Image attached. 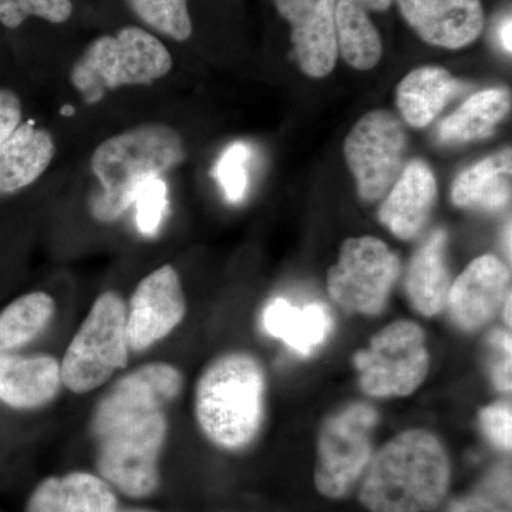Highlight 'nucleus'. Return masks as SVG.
Wrapping results in <instances>:
<instances>
[{
  "label": "nucleus",
  "instance_id": "f257e3e1",
  "mask_svg": "<svg viewBox=\"0 0 512 512\" xmlns=\"http://www.w3.org/2000/svg\"><path fill=\"white\" fill-rule=\"evenodd\" d=\"M365 473L360 503L370 512H431L446 498L451 464L436 434L410 429L387 441Z\"/></svg>",
  "mask_w": 512,
  "mask_h": 512
},
{
  "label": "nucleus",
  "instance_id": "f03ea898",
  "mask_svg": "<svg viewBox=\"0 0 512 512\" xmlns=\"http://www.w3.org/2000/svg\"><path fill=\"white\" fill-rule=\"evenodd\" d=\"M187 157L183 137L164 123H146L107 138L94 150L92 173L100 190L90 211L100 222H114L134 204L138 188L163 177Z\"/></svg>",
  "mask_w": 512,
  "mask_h": 512
},
{
  "label": "nucleus",
  "instance_id": "7ed1b4c3",
  "mask_svg": "<svg viewBox=\"0 0 512 512\" xmlns=\"http://www.w3.org/2000/svg\"><path fill=\"white\" fill-rule=\"evenodd\" d=\"M264 367L248 353H228L202 373L195 390V416L202 433L225 450L255 439L264 419Z\"/></svg>",
  "mask_w": 512,
  "mask_h": 512
},
{
  "label": "nucleus",
  "instance_id": "20e7f679",
  "mask_svg": "<svg viewBox=\"0 0 512 512\" xmlns=\"http://www.w3.org/2000/svg\"><path fill=\"white\" fill-rule=\"evenodd\" d=\"M173 66V55L164 40L131 23L90 40L74 60L70 83L86 103L96 104L109 90L151 86Z\"/></svg>",
  "mask_w": 512,
  "mask_h": 512
},
{
  "label": "nucleus",
  "instance_id": "39448f33",
  "mask_svg": "<svg viewBox=\"0 0 512 512\" xmlns=\"http://www.w3.org/2000/svg\"><path fill=\"white\" fill-rule=\"evenodd\" d=\"M126 322L127 308L119 293L97 298L60 363L62 383L70 392H93L126 367Z\"/></svg>",
  "mask_w": 512,
  "mask_h": 512
},
{
  "label": "nucleus",
  "instance_id": "423d86ee",
  "mask_svg": "<svg viewBox=\"0 0 512 512\" xmlns=\"http://www.w3.org/2000/svg\"><path fill=\"white\" fill-rule=\"evenodd\" d=\"M360 389L373 399L406 397L424 383L430 370L426 333L417 323L396 320L353 357Z\"/></svg>",
  "mask_w": 512,
  "mask_h": 512
},
{
  "label": "nucleus",
  "instance_id": "0eeeda50",
  "mask_svg": "<svg viewBox=\"0 0 512 512\" xmlns=\"http://www.w3.org/2000/svg\"><path fill=\"white\" fill-rule=\"evenodd\" d=\"M165 434L163 410L114 424L97 436L101 476L128 497L143 498L154 493L160 480L158 458Z\"/></svg>",
  "mask_w": 512,
  "mask_h": 512
},
{
  "label": "nucleus",
  "instance_id": "6e6552de",
  "mask_svg": "<svg viewBox=\"0 0 512 512\" xmlns=\"http://www.w3.org/2000/svg\"><path fill=\"white\" fill-rule=\"evenodd\" d=\"M379 413L372 404L353 402L329 414L319 431L315 484L328 498H342L365 474L373 457Z\"/></svg>",
  "mask_w": 512,
  "mask_h": 512
},
{
  "label": "nucleus",
  "instance_id": "1a4fd4ad",
  "mask_svg": "<svg viewBox=\"0 0 512 512\" xmlns=\"http://www.w3.org/2000/svg\"><path fill=\"white\" fill-rule=\"evenodd\" d=\"M402 262L382 239L349 238L326 278L332 301L350 313L380 315L389 302Z\"/></svg>",
  "mask_w": 512,
  "mask_h": 512
},
{
  "label": "nucleus",
  "instance_id": "9d476101",
  "mask_svg": "<svg viewBox=\"0 0 512 512\" xmlns=\"http://www.w3.org/2000/svg\"><path fill=\"white\" fill-rule=\"evenodd\" d=\"M407 136L402 121L387 110L365 114L345 140V160L365 202H377L402 174Z\"/></svg>",
  "mask_w": 512,
  "mask_h": 512
},
{
  "label": "nucleus",
  "instance_id": "9b49d317",
  "mask_svg": "<svg viewBox=\"0 0 512 512\" xmlns=\"http://www.w3.org/2000/svg\"><path fill=\"white\" fill-rule=\"evenodd\" d=\"M187 302L180 275L174 266L163 265L148 274L131 296L127 309L128 346L146 350L156 345L181 322Z\"/></svg>",
  "mask_w": 512,
  "mask_h": 512
},
{
  "label": "nucleus",
  "instance_id": "f8f14e48",
  "mask_svg": "<svg viewBox=\"0 0 512 512\" xmlns=\"http://www.w3.org/2000/svg\"><path fill=\"white\" fill-rule=\"evenodd\" d=\"M274 5L291 25L299 69L313 79L329 76L339 56L336 0H274Z\"/></svg>",
  "mask_w": 512,
  "mask_h": 512
},
{
  "label": "nucleus",
  "instance_id": "ddd939ff",
  "mask_svg": "<svg viewBox=\"0 0 512 512\" xmlns=\"http://www.w3.org/2000/svg\"><path fill=\"white\" fill-rule=\"evenodd\" d=\"M183 376L167 363H150L134 370L111 387L94 414V436H100L114 424L151 412L163 410L178 396Z\"/></svg>",
  "mask_w": 512,
  "mask_h": 512
},
{
  "label": "nucleus",
  "instance_id": "4468645a",
  "mask_svg": "<svg viewBox=\"0 0 512 512\" xmlns=\"http://www.w3.org/2000/svg\"><path fill=\"white\" fill-rule=\"evenodd\" d=\"M510 284V269L500 258L478 256L450 286L446 308L451 319L464 332L483 329L503 308Z\"/></svg>",
  "mask_w": 512,
  "mask_h": 512
},
{
  "label": "nucleus",
  "instance_id": "2eb2a0df",
  "mask_svg": "<svg viewBox=\"0 0 512 512\" xmlns=\"http://www.w3.org/2000/svg\"><path fill=\"white\" fill-rule=\"evenodd\" d=\"M407 25L427 45L448 50L476 42L484 29L481 0H396Z\"/></svg>",
  "mask_w": 512,
  "mask_h": 512
},
{
  "label": "nucleus",
  "instance_id": "dca6fc26",
  "mask_svg": "<svg viewBox=\"0 0 512 512\" xmlns=\"http://www.w3.org/2000/svg\"><path fill=\"white\" fill-rule=\"evenodd\" d=\"M437 200L433 171L424 161L414 160L403 168L387 192L379 210L384 227L402 241L419 237L426 227Z\"/></svg>",
  "mask_w": 512,
  "mask_h": 512
},
{
  "label": "nucleus",
  "instance_id": "f3484780",
  "mask_svg": "<svg viewBox=\"0 0 512 512\" xmlns=\"http://www.w3.org/2000/svg\"><path fill=\"white\" fill-rule=\"evenodd\" d=\"M55 357L0 355V402L16 410H33L52 402L62 386Z\"/></svg>",
  "mask_w": 512,
  "mask_h": 512
},
{
  "label": "nucleus",
  "instance_id": "a211bd4d",
  "mask_svg": "<svg viewBox=\"0 0 512 512\" xmlns=\"http://www.w3.org/2000/svg\"><path fill=\"white\" fill-rule=\"evenodd\" d=\"M52 134L32 123L20 124L0 147V197L15 194L42 177L55 157Z\"/></svg>",
  "mask_w": 512,
  "mask_h": 512
},
{
  "label": "nucleus",
  "instance_id": "6ab92c4d",
  "mask_svg": "<svg viewBox=\"0 0 512 512\" xmlns=\"http://www.w3.org/2000/svg\"><path fill=\"white\" fill-rule=\"evenodd\" d=\"M447 232L436 229L414 252L406 275L409 301L420 315L433 318L446 309L451 281L446 262Z\"/></svg>",
  "mask_w": 512,
  "mask_h": 512
},
{
  "label": "nucleus",
  "instance_id": "aec40b11",
  "mask_svg": "<svg viewBox=\"0 0 512 512\" xmlns=\"http://www.w3.org/2000/svg\"><path fill=\"white\" fill-rule=\"evenodd\" d=\"M111 485L89 473L50 477L30 495L28 512H116Z\"/></svg>",
  "mask_w": 512,
  "mask_h": 512
},
{
  "label": "nucleus",
  "instance_id": "412c9836",
  "mask_svg": "<svg viewBox=\"0 0 512 512\" xmlns=\"http://www.w3.org/2000/svg\"><path fill=\"white\" fill-rule=\"evenodd\" d=\"M393 0H336V36L345 62L356 70H370L382 59V37L370 12H386Z\"/></svg>",
  "mask_w": 512,
  "mask_h": 512
},
{
  "label": "nucleus",
  "instance_id": "4be33fe9",
  "mask_svg": "<svg viewBox=\"0 0 512 512\" xmlns=\"http://www.w3.org/2000/svg\"><path fill=\"white\" fill-rule=\"evenodd\" d=\"M463 84L440 66H423L407 74L396 89L397 109L414 128H424L439 117Z\"/></svg>",
  "mask_w": 512,
  "mask_h": 512
},
{
  "label": "nucleus",
  "instance_id": "5701e85b",
  "mask_svg": "<svg viewBox=\"0 0 512 512\" xmlns=\"http://www.w3.org/2000/svg\"><path fill=\"white\" fill-rule=\"evenodd\" d=\"M511 148H505L463 171L451 187V200L460 208L497 211L511 201Z\"/></svg>",
  "mask_w": 512,
  "mask_h": 512
},
{
  "label": "nucleus",
  "instance_id": "b1692460",
  "mask_svg": "<svg viewBox=\"0 0 512 512\" xmlns=\"http://www.w3.org/2000/svg\"><path fill=\"white\" fill-rule=\"evenodd\" d=\"M264 326L269 335L284 340L301 355H311L323 345L333 329L332 315L320 303L299 306L278 298L266 306Z\"/></svg>",
  "mask_w": 512,
  "mask_h": 512
},
{
  "label": "nucleus",
  "instance_id": "393cba45",
  "mask_svg": "<svg viewBox=\"0 0 512 512\" xmlns=\"http://www.w3.org/2000/svg\"><path fill=\"white\" fill-rule=\"evenodd\" d=\"M511 94L505 89H488L464 101L437 127L441 144H466L483 140L494 133L495 127L510 113Z\"/></svg>",
  "mask_w": 512,
  "mask_h": 512
},
{
  "label": "nucleus",
  "instance_id": "a878e982",
  "mask_svg": "<svg viewBox=\"0 0 512 512\" xmlns=\"http://www.w3.org/2000/svg\"><path fill=\"white\" fill-rule=\"evenodd\" d=\"M56 303L46 292L19 296L0 311V355L25 348L47 328Z\"/></svg>",
  "mask_w": 512,
  "mask_h": 512
},
{
  "label": "nucleus",
  "instance_id": "bb28decb",
  "mask_svg": "<svg viewBox=\"0 0 512 512\" xmlns=\"http://www.w3.org/2000/svg\"><path fill=\"white\" fill-rule=\"evenodd\" d=\"M128 12L160 39L187 43L194 35L190 0H123Z\"/></svg>",
  "mask_w": 512,
  "mask_h": 512
},
{
  "label": "nucleus",
  "instance_id": "cd10ccee",
  "mask_svg": "<svg viewBox=\"0 0 512 512\" xmlns=\"http://www.w3.org/2000/svg\"><path fill=\"white\" fill-rule=\"evenodd\" d=\"M74 13V0H0V25L10 32L23 29L30 22L63 28L72 22Z\"/></svg>",
  "mask_w": 512,
  "mask_h": 512
},
{
  "label": "nucleus",
  "instance_id": "c85d7f7f",
  "mask_svg": "<svg viewBox=\"0 0 512 512\" xmlns=\"http://www.w3.org/2000/svg\"><path fill=\"white\" fill-rule=\"evenodd\" d=\"M511 468L494 467L471 493L456 498L446 512H512Z\"/></svg>",
  "mask_w": 512,
  "mask_h": 512
},
{
  "label": "nucleus",
  "instance_id": "c756f323",
  "mask_svg": "<svg viewBox=\"0 0 512 512\" xmlns=\"http://www.w3.org/2000/svg\"><path fill=\"white\" fill-rule=\"evenodd\" d=\"M251 148L244 143H235L222 153L214 168V175L220 183L225 198L232 204L244 200L248 190V163Z\"/></svg>",
  "mask_w": 512,
  "mask_h": 512
},
{
  "label": "nucleus",
  "instance_id": "7c9ffc66",
  "mask_svg": "<svg viewBox=\"0 0 512 512\" xmlns=\"http://www.w3.org/2000/svg\"><path fill=\"white\" fill-rule=\"evenodd\" d=\"M141 234L153 237L163 224L168 208V191L163 177L153 178L138 188L134 204Z\"/></svg>",
  "mask_w": 512,
  "mask_h": 512
},
{
  "label": "nucleus",
  "instance_id": "2f4dec72",
  "mask_svg": "<svg viewBox=\"0 0 512 512\" xmlns=\"http://www.w3.org/2000/svg\"><path fill=\"white\" fill-rule=\"evenodd\" d=\"M480 424L484 436L493 446L510 451L512 443V410L510 402H497L480 412Z\"/></svg>",
  "mask_w": 512,
  "mask_h": 512
},
{
  "label": "nucleus",
  "instance_id": "473e14b6",
  "mask_svg": "<svg viewBox=\"0 0 512 512\" xmlns=\"http://www.w3.org/2000/svg\"><path fill=\"white\" fill-rule=\"evenodd\" d=\"M22 100L13 90L0 87V147L22 123Z\"/></svg>",
  "mask_w": 512,
  "mask_h": 512
},
{
  "label": "nucleus",
  "instance_id": "72a5a7b5",
  "mask_svg": "<svg viewBox=\"0 0 512 512\" xmlns=\"http://www.w3.org/2000/svg\"><path fill=\"white\" fill-rule=\"evenodd\" d=\"M511 16L504 19V22L500 26V40L503 45L505 52L511 53Z\"/></svg>",
  "mask_w": 512,
  "mask_h": 512
},
{
  "label": "nucleus",
  "instance_id": "f704fd0d",
  "mask_svg": "<svg viewBox=\"0 0 512 512\" xmlns=\"http://www.w3.org/2000/svg\"><path fill=\"white\" fill-rule=\"evenodd\" d=\"M511 301L512 296L510 292L508 293L507 298H505L503 308H501V311H503L505 325H507L508 328H511Z\"/></svg>",
  "mask_w": 512,
  "mask_h": 512
},
{
  "label": "nucleus",
  "instance_id": "c9c22d12",
  "mask_svg": "<svg viewBox=\"0 0 512 512\" xmlns=\"http://www.w3.org/2000/svg\"><path fill=\"white\" fill-rule=\"evenodd\" d=\"M131 512H146V511H131Z\"/></svg>",
  "mask_w": 512,
  "mask_h": 512
}]
</instances>
